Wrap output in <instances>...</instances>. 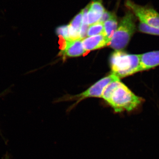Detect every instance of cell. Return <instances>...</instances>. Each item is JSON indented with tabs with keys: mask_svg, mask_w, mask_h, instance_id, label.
<instances>
[{
	"mask_svg": "<svg viewBox=\"0 0 159 159\" xmlns=\"http://www.w3.org/2000/svg\"><path fill=\"white\" fill-rule=\"evenodd\" d=\"M145 100L137 96L121 82L114 90L107 103L116 113L130 112L137 109Z\"/></svg>",
	"mask_w": 159,
	"mask_h": 159,
	"instance_id": "cell-1",
	"label": "cell"
},
{
	"mask_svg": "<svg viewBox=\"0 0 159 159\" xmlns=\"http://www.w3.org/2000/svg\"><path fill=\"white\" fill-rule=\"evenodd\" d=\"M140 54H129L122 51H116L110 57L112 74L119 79L139 72Z\"/></svg>",
	"mask_w": 159,
	"mask_h": 159,
	"instance_id": "cell-2",
	"label": "cell"
},
{
	"mask_svg": "<svg viewBox=\"0 0 159 159\" xmlns=\"http://www.w3.org/2000/svg\"><path fill=\"white\" fill-rule=\"evenodd\" d=\"M136 30V16L128 10L111 39L110 47L116 51H122L128 44Z\"/></svg>",
	"mask_w": 159,
	"mask_h": 159,
	"instance_id": "cell-3",
	"label": "cell"
},
{
	"mask_svg": "<svg viewBox=\"0 0 159 159\" xmlns=\"http://www.w3.org/2000/svg\"><path fill=\"white\" fill-rule=\"evenodd\" d=\"M125 5L140 22L159 29V13L153 8L137 5L131 0H125Z\"/></svg>",
	"mask_w": 159,
	"mask_h": 159,
	"instance_id": "cell-4",
	"label": "cell"
},
{
	"mask_svg": "<svg viewBox=\"0 0 159 159\" xmlns=\"http://www.w3.org/2000/svg\"><path fill=\"white\" fill-rule=\"evenodd\" d=\"M118 80H120L119 77H117L114 74H111L107 77H104L97 81L83 93L68 98L66 100H77L76 103L73 106L74 107V106L76 105L78 102L86 98L89 97L102 98V92L106 87L111 82Z\"/></svg>",
	"mask_w": 159,
	"mask_h": 159,
	"instance_id": "cell-5",
	"label": "cell"
},
{
	"mask_svg": "<svg viewBox=\"0 0 159 159\" xmlns=\"http://www.w3.org/2000/svg\"><path fill=\"white\" fill-rule=\"evenodd\" d=\"M110 39L104 34L85 38L82 39V45L86 52L103 48L108 45Z\"/></svg>",
	"mask_w": 159,
	"mask_h": 159,
	"instance_id": "cell-6",
	"label": "cell"
},
{
	"mask_svg": "<svg viewBox=\"0 0 159 159\" xmlns=\"http://www.w3.org/2000/svg\"><path fill=\"white\" fill-rule=\"evenodd\" d=\"M159 66V51H155L140 54L139 72L147 71Z\"/></svg>",
	"mask_w": 159,
	"mask_h": 159,
	"instance_id": "cell-7",
	"label": "cell"
},
{
	"mask_svg": "<svg viewBox=\"0 0 159 159\" xmlns=\"http://www.w3.org/2000/svg\"><path fill=\"white\" fill-rule=\"evenodd\" d=\"M82 39L65 41L64 46L60 52L64 56L77 57L81 56L85 53L82 45Z\"/></svg>",
	"mask_w": 159,
	"mask_h": 159,
	"instance_id": "cell-8",
	"label": "cell"
},
{
	"mask_svg": "<svg viewBox=\"0 0 159 159\" xmlns=\"http://www.w3.org/2000/svg\"><path fill=\"white\" fill-rule=\"evenodd\" d=\"M83 9L78 13L71 21L69 26V41L80 39V28L82 24Z\"/></svg>",
	"mask_w": 159,
	"mask_h": 159,
	"instance_id": "cell-9",
	"label": "cell"
},
{
	"mask_svg": "<svg viewBox=\"0 0 159 159\" xmlns=\"http://www.w3.org/2000/svg\"><path fill=\"white\" fill-rule=\"evenodd\" d=\"M104 24V33L106 36L111 39L114 32L118 27V21L116 14L114 13L110 19L103 23Z\"/></svg>",
	"mask_w": 159,
	"mask_h": 159,
	"instance_id": "cell-10",
	"label": "cell"
},
{
	"mask_svg": "<svg viewBox=\"0 0 159 159\" xmlns=\"http://www.w3.org/2000/svg\"><path fill=\"white\" fill-rule=\"evenodd\" d=\"M120 80H115L109 84L102 92V98L107 102L117 87L121 83Z\"/></svg>",
	"mask_w": 159,
	"mask_h": 159,
	"instance_id": "cell-11",
	"label": "cell"
},
{
	"mask_svg": "<svg viewBox=\"0 0 159 159\" xmlns=\"http://www.w3.org/2000/svg\"><path fill=\"white\" fill-rule=\"evenodd\" d=\"M104 33V24L98 21L89 25L87 31L88 37L103 34Z\"/></svg>",
	"mask_w": 159,
	"mask_h": 159,
	"instance_id": "cell-12",
	"label": "cell"
},
{
	"mask_svg": "<svg viewBox=\"0 0 159 159\" xmlns=\"http://www.w3.org/2000/svg\"><path fill=\"white\" fill-rule=\"evenodd\" d=\"M139 30L142 33L159 36V29L151 27L142 22L139 24Z\"/></svg>",
	"mask_w": 159,
	"mask_h": 159,
	"instance_id": "cell-13",
	"label": "cell"
},
{
	"mask_svg": "<svg viewBox=\"0 0 159 159\" xmlns=\"http://www.w3.org/2000/svg\"><path fill=\"white\" fill-rule=\"evenodd\" d=\"M88 7L89 10L97 11L102 14L106 11V9L102 5V2L101 0H95L93 1L92 3L89 4Z\"/></svg>",
	"mask_w": 159,
	"mask_h": 159,
	"instance_id": "cell-14",
	"label": "cell"
},
{
	"mask_svg": "<svg viewBox=\"0 0 159 159\" xmlns=\"http://www.w3.org/2000/svg\"><path fill=\"white\" fill-rule=\"evenodd\" d=\"M102 15L97 11L89 10L88 7L87 20L89 25L99 21Z\"/></svg>",
	"mask_w": 159,
	"mask_h": 159,
	"instance_id": "cell-15",
	"label": "cell"
},
{
	"mask_svg": "<svg viewBox=\"0 0 159 159\" xmlns=\"http://www.w3.org/2000/svg\"><path fill=\"white\" fill-rule=\"evenodd\" d=\"M56 34L62 37L65 41H69V26L68 25L59 26L56 29Z\"/></svg>",
	"mask_w": 159,
	"mask_h": 159,
	"instance_id": "cell-16",
	"label": "cell"
},
{
	"mask_svg": "<svg viewBox=\"0 0 159 159\" xmlns=\"http://www.w3.org/2000/svg\"><path fill=\"white\" fill-rule=\"evenodd\" d=\"M114 14V12H110V11H108L106 10L105 12L102 14V16H101L99 21L102 23L105 22L107 20L110 19L112 16Z\"/></svg>",
	"mask_w": 159,
	"mask_h": 159,
	"instance_id": "cell-17",
	"label": "cell"
},
{
	"mask_svg": "<svg viewBox=\"0 0 159 159\" xmlns=\"http://www.w3.org/2000/svg\"><path fill=\"white\" fill-rule=\"evenodd\" d=\"M11 87L12 86L10 87L9 88L6 89L5 90L2 92V93H0V97H4V96H6V95L9 94V93H11ZM0 133H1V129H0Z\"/></svg>",
	"mask_w": 159,
	"mask_h": 159,
	"instance_id": "cell-18",
	"label": "cell"
},
{
	"mask_svg": "<svg viewBox=\"0 0 159 159\" xmlns=\"http://www.w3.org/2000/svg\"><path fill=\"white\" fill-rule=\"evenodd\" d=\"M4 159H9V155H8V154H7L5 155V157H4Z\"/></svg>",
	"mask_w": 159,
	"mask_h": 159,
	"instance_id": "cell-19",
	"label": "cell"
}]
</instances>
